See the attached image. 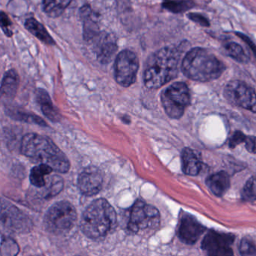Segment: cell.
I'll return each mask as SVG.
<instances>
[{"mask_svg":"<svg viewBox=\"0 0 256 256\" xmlns=\"http://www.w3.org/2000/svg\"><path fill=\"white\" fill-rule=\"evenodd\" d=\"M230 178L226 172H220L211 175L206 180V185L215 196L221 197L230 187Z\"/></svg>","mask_w":256,"mask_h":256,"instance_id":"ac0fdd59","label":"cell"},{"mask_svg":"<svg viewBox=\"0 0 256 256\" xmlns=\"http://www.w3.org/2000/svg\"><path fill=\"white\" fill-rule=\"evenodd\" d=\"M240 252L244 256H252L256 252V246L254 242L251 239L248 238H244L241 240L239 246Z\"/></svg>","mask_w":256,"mask_h":256,"instance_id":"f1b7e54d","label":"cell"},{"mask_svg":"<svg viewBox=\"0 0 256 256\" xmlns=\"http://www.w3.org/2000/svg\"><path fill=\"white\" fill-rule=\"evenodd\" d=\"M20 152L34 162L46 164L59 173H67L70 162L64 152L46 136L36 133L26 134L22 139Z\"/></svg>","mask_w":256,"mask_h":256,"instance_id":"6da1fadb","label":"cell"},{"mask_svg":"<svg viewBox=\"0 0 256 256\" xmlns=\"http://www.w3.org/2000/svg\"><path fill=\"white\" fill-rule=\"evenodd\" d=\"M181 160L182 170L186 174L196 176L200 173L202 168V162L192 150L190 148L184 149Z\"/></svg>","mask_w":256,"mask_h":256,"instance_id":"d6986e66","label":"cell"},{"mask_svg":"<svg viewBox=\"0 0 256 256\" xmlns=\"http://www.w3.org/2000/svg\"><path fill=\"white\" fill-rule=\"evenodd\" d=\"M161 100L168 116L172 119H180L190 106V90L184 82H176L162 92Z\"/></svg>","mask_w":256,"mask_h":256,"instance_id":"8992f818","label":"cell"},{"mask_svg":"<svg viewBox=\"0 0 256 256\" xmlns=\"http://www.w3.org/2000/svg\"><path fill=\"white\" fill-rule=\"evenodd\" d=\"M94 40H96L94 48L98 61L102 64H108L118 50L116 38L112 34L102 32Z\"/></svg>","mask_w":256,"mask_h":256,"instance_id":"5bb4252c","label":"cell"},{"mask_svg":"<svg viewBox=\"0 0 256 256\" xmlns=\"http://www.w3.org/2000/svg\"><path fill=\"white\" fill-rule=\"evenodd\" d=\"M36 100L44 116L54 122L60 120L61 115L59 110L52 102L48 92L44 89H38L36 91Z\"/></svg>","mask_w":256,"mask_h":256,"instance_id":"e0dca14e","label":"cell"},{"mask_svg":"<svg viewBox=\"0 0 256 256\" xmlns=\"http://www.w3.org/2000/svg\"><path fill=\"white\" fill-rule=\"evenodd\" d=\"M224 50L228 56L233 58L240 62H246L248 60V56L246 54L244 49L240 44L235 42L228 43L224 46Z\"/></svg>","mask_w":256,"mask_h":256,"instance_id":"cb8c5ba5","label":"cell"},{"mask_svg":"<svg viewBox=\"0 0 256 256\" xmlns=\"http://www.w3.org/2000/svg\"><path fill=\"white\" fill-rule=\"evenodd\" d=\"M246 148L248 152H252V154H254L256 152V138L254 136L252 137H246L245 140Z\"/></svg>","mask_w":256,"mask_h":256,"instance_id":"d6a6232c","label":"cell"},{"mask_svg":"<svg viewBox=\"0 0 256 256\" xmlns=\"http://www.w3.org/2000/svg\"><path fill=\"white\" fill-rule=\"evenodd\" d=\"M242 196V198L247 202H253L256 200V181L254 176L247 181L244 187Z\"/></svg>","mask_w":256,"mask_h":256,"instance_id":"83f0119b","label":"cell"},{"mask_svg":"<svg viewBox=\"0 0 256 256\" xmlns=\"http://www.w3.org/2000/svg\"><path fill=\"white\" fill-rule=\"evenodd\" d=\"M0 224L7 230L16 234H26L32 230L30 217L20 209L0 197Z\"/></svg>","mask_w":256,"mask_h":256,"instance_id":"52a82bcc","label":"cell"},{"mask_svg":"<svg viewBox=\"0 0 256 256\" xmlns=\"http://www.w3.org/2000/svg\"><path fill=\"white\" fill-rule=\"evenodd\" d=\"M12 22L4 12H0V28L6 36L11 37L13 32L11 30Z\"/></svg>","mask_w":256,"mask_h":256,"instance_id":"f546056e","label":"cell"},{"mask_svg":"<svg viewBox=\"0 0 256 256\" xmlns=\"http://www.w3.org/2000/svg\"><path fill=\"white\" fill-rule=\"evenodd\" d=\"M226 66L214 54L202 48L192 49L182 62L184 74L191 80L206 82L222 76Z\"/></svg>","mask_w":256,"mask_h":256,"instance_id":"277c9868","label":"cell"},{"mask_svg":"<svg viewBox=\"0 0 256 256\" xmlns=\"http://www.w3.org/2000/svg\"><path fill=\"white\" fill-rule=\"evenodd\" d=\"M236 35L240 37V38H241V40H244V42H245L247 44H248V46L251 47L252 50V52H254V44H253L251 40H250V38H248V37L246 36L242 35V34H236Z\"/></svg>","mask_w":256,"mask_h":256,"instance_id":"836d02e7","label":"cell"},{"mask_svg":"<svg viewBox=\"0 0 256 256\" xmlns=\"http://www.w3.org/2000/svg\"><path fill=\"white\" fill-rule=\"evenodd\" d=\"M194 4L190 1H181V2H166L162 4L163 8L174 13H181L192 8Z\"/></svg>","mask_w":256,"mask_h":256,"instance_id":"4316f807","label":"cell"},{"mask_svg":"<svg viewBox=\"0 0 256 256\" xmlns=\"http://www.w3.org/2000/svg\"><path fill=\"white\" fill-rule=\"evenodd\" d=\"M188 18L190 20L194 22V23L202 25V26H206V28L210 26L209 20L206 18L204 17L202 14L190 13V14H188Z\"/></svg>","mask_w":256,"mask_h":256,"instance_id":"1f68e13d","label":"cell"},{"mask_svg":"<svg viewBox=\"0 0 256 256\" xmlns=\"http://www.w3.org/2000/svg\"><path fill=\"white\" fill-rule=\"evenodd\" d=\"M116 224V212L104 198L92 202L85 210L80 220V229L84 234L94 240L107 236Z\"/></svg>","mask_w":256,"mask_h":256,"instance_id":"3957f363","label":"cell"},{"mask_svg":"<svg viewBox=\"0 0 256 256\" xmlns=\"http://www.w3.org/2000/svg\"><path fill=\"white\" fill-rule=\"evenodd\" d=\"M19 86V76L14 70L6 72L0 86V103L7 104L12 101Z\"/></svg>","mask_w":256,"mask_h":256,"instance_id":"9a60e30c","label":"cell"},{"mask_svg":"<svg viewBox=\"0 0 256 256\" xmlns=\"http://www.w3.org/2000/svg\"><path fill=\"white\" fill-rule=\"evenodd\" d=\"M226 100L232 104L256 113V100L254 89L240 80H232L224 90Z\"/></svg>","mask_w":256,"mask_h":256,"instance_id":"30bf717a","label":"cell"},{"mask_svg":"<svg viewBox=\"0 0 256 256\" xmlns=\"http://www.w3.org/2000/svg\"><path fill=\"white\" fill-rule=\"evenodd\" d=\"M204 230L205 227L196 218L188 214H185L180 222L178 236L184 244H194L197 242Z\"/></svg>","mask_w":256,"mask_h":256,"instance_id":"4fadbf2b","label":"cell"},{"mask_svg":"<svg viewBox=\"0 0 256 256\" xmlns=\"http://www.w3.org/2000/svg\"><path fill=\"white\" fill-rule=\"evenodd\" d=\"M71 2V1H44L43 10L50 17H60Z\"/></svg>","mask_w":256,"mask_h":256,"instance_id":"603a6c76","label":"cell"},{"mask_svg":"<svg viewBox=\"0 0 256 256\" xmlns=\"http://www.w3.org/2000/svg\"><path fill=\"white\" fill-rule=\"evenodd\" d=\"M160 212L155 206L142 200H138L130 211L128 228L130 232L138 233L155 228L160 224Z\"/></svg>","mask_w":256,"mask_h":256,"instance_id":"ba28073f","label":"cell"},{"mask_svg":"<svg viewBox=\"0 0 256 256\" xmlns=\"http://www.w3.org/2000/svg\"><path fill=\"white\" fill-rule=\"evenodd\" d=\"M234 240L230 234L210 230L204 238L202 248L208 256H233Z\"/></svg>","mask_w":256,"mask_h":256,"instance_id":"8fae6325","label":"cell"},{"mask_svg":"<svg viewBox=\"0 0 256 256\" xmlns=\"http://www.w3.org/2000/svg\"><path fill=\"white\" fill-rule=\"evenodd\" d=\"M80 16L84 22V38L86 41L94 40L100 34V29L90 6H84L80 10Z\"/></svg>","mask_w":256,"mask_h":256,"instance_id":"2e32d148","label":"cell"},{"mask_svg":"<svg viewBox=\"0 0 256 256\" xmlns=\"http://www.w3.org/2000/svg\"><path fill=\"white\" fill-rule=\"evenodd\" d=\"M77 218V210L72 204L67 200L56 202L44 216V227L53 234H64L74 227Z\"/></svg>","mask_w":256,"mask_h":256,"instance_id":"5b68a950","label":"cell"},{"mask_svg":"<svg viewBox=\"0 0 256 256\" xmlns=\"http://www.w3.org/2000/svg\"><path fill=\"white\" fill-rule=\"evenodd\" d=\"M44 187H46V193L43 197L46 199L54 197L62 191V188H64V180L60 176H52L50 184H46Z\"/></svg>","mask_w":256,"mask_h":256,"instance_id":"484cf974","label":"cell"},{"mask_svg":"<svg viewBox=\"0 0 256 256\" xmlns=\"http://www.w3.org/2000/svg\"><path fill=\"white\" fill-rule=\"evenodd\" d=\"M103 185V176L100 170L96 167H88L79 175L78 186L82 194L92 196L101 191Z\"/></svg>","mask_w":256,"mask_h":256,"instance_id":"7c38bea8","label":"cell"},{"mask_svg":"<svg viewBox=\"0 0 256 256\" xmlns=\"http://www.w3.org/2000/svg\"><path fill=\"white\" fill-rule=\"evenodd\" d=\"M180 56L179 49L174 47L164 48L154 54L145 68V86L158 89L174 79L179 71Z\"/></svg>","mask_w":256,"mask_h":256,"instance_id":"7a4b0ae2","label":"cell"},{"mask_svg":"<svg viewBox=\"0 0 256 256\" xmlns=\"http://www.w3.org/2000/svg\"><path fill=\"white\" fill-rule=\"evenodd\" d=\"M53 172V169L46 164H38L32 168L30 175L31 184L37 188H43L46 186V175L50 174Z\"/></svg>","mask_w":256,"mask_h":256,"instance_id":"7402d4cb","label":"cell"},{"mask_svg":"<svg viewBox=\"0 0 256 256\" xmlns=\"http://www.w3.org/2000/svg\"><path fill=\"white\" fill-rule=\"evenodd\" d=\"M20 252V247L14 240L4 238L0 244V256H17Z\"/></svg>","mask_w":256,"mask_h":256,"instance_id":"d4e9b609","label":"cell"},{"mask_svg":"<svg viewBox=\"0 0 256 256\" xmlns=\"http://www.w3.org/2000/svg\"><path fill=\"white\" fill-rule=\"evenodd\" d=\"M6 113L10 118L16 120L26 122V124H36V125H38L40 126H48L47 122L42 118L34 114L26 112V110H22L18 108H12L8 109Z\"/></svg>","mask_w":256,"mask_h":256,"instance_id":"44dd1931","label":"cell"},{"mask_svg":"<svg viewBox=\"0 0 256 256\" xmlns=\"http://www.w3.org/2000/svg\"><path fill=\"white\" fill-rule=\"evenodd\" d=\"M25 28L42 42L48 46H54V40L48 32L46 28L38 20L34 18L28 19L25 22Z\"/></svg>","mask_w":256,"mask_h":256,"instance_id":"ffe728a7","label":"cell"},{"mask_svg":"<svg viewBox=\"0 0 256 256\" xmlns=\"http://www.w3.org/2000/svg\"><path fill=\"white\" fill-rule=\"evenodd\" d=\"M246 136L240 131L235 132L234 134L230 138V142H229V146L230 148H234L236 145H239L240 144L245 142Z\"/></svg>","mask_w":256,"mask_h":256,"instance_id":"4dcf8cb0","label":"cell"},{"mask_svg":"<svg viewBox=\"0 0 256 256\" xmlns=\"http://www.w3.org/2000/svg\"><path fill=\"white\" fill-rule=\"evenodd\" d=\"M139 68L137 55L130 50L121 52L115 61L114 76L116 82L124 88L134 83Z\"/></svg>","mask_w":256,"mask_h":256,"instance_id":"9c48e42d","label":"cell"}]
</instances>
